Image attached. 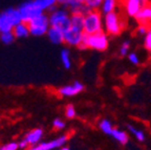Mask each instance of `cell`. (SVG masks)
Masks as SVG:
<instances>
[{
	"mask_svg": "<svg viewBox=\"0 0 151 150\" xmlns=\"http://www.w3.org/2000/svg\"><path fill=\"white\" fill-rule=\"evenodd\" d=\"M1 34H2V33H1V31H0V36H1Z\"/></svg>",
	"mask_w": 151,
	"mask_h": 150,
	"instance_id": "cell-38",
	"label": "cell"
},
{
	"mask_svg": "<svg viewBox=\"0 0 151 150\" xmlns=\"http://www.w3.org/2000/svg\"><path fill=\"white\" fill-rule=\"evenodd\" d=\"M19 12L21 15L22 22H25V23H29L32 20H34L35 18H37L38 16L44 14V13L39 9L35 5L33 0H28L25 1L24 3H22L20 6H19Z\"/></svg>",
	"mask_w": 151,
	"mask_h": 150,
	"instance_id": "cell-6",
	"label": "cell"
},
{
	"mask_svg": "<svg viewBox=\"0 0 151 150\" xmlns=\"http://www.w3.org/2000/svg\"><path fill=\"white\" fill-rule=\"evenodd\" d=\"M60 58H61V62L63 66L66 69H69L71 67V59H70V53L68 49L63 48L60 53Z\"/></svg>",
	"mask_w": 151,
	"mask_h": 150,
	"instance_id": "cell-20",
	"label": "cell"
},
{
	"mask_svg": "<svg viewBox=\"0 0 151 150\" xmlns=\"http://www.w3.org/2000/svg\"><path fill=\"white\" fill-rule=\"evenodd\" d=\"M108 35L106 33H104V32H101V33L93 34V35H85L82 44L79 46V48H91L99 50V52H104V50H106L108 48Z\"/></svg>",
	"mask_w": 151,
	"mask_h": 150,
	"instance_id": "cell-1",
	"label": "cell"
},
{
	"mask_svg": "<svg viewBox=\"0 0 151 150\" xmlns=\"http://www.w3.org/2000/svg\"><path fill=\"white\" fill-rule=\"evenodd\" d=\"M27 145H28V143L26 142V140H22V141L18 144L19 148H21V149H24V148H26V146H27Z\"/></svg>",
	"mask_w": 151,
	"mask_h": 150,
	"instance_id": "cell-33",
	"label": "cell"
},
{
	"mask_svg": "<svg viewBox=\"0 0 151 150\" xmlns=\"http://www.w3.org/2000/svg\"><path fill=\"white\" fill-rule=\"evenodd\" d=\"M50 24L52 27L58 28L61 32L65 33L71 28L70 25V12L68 9L60 7L52 11L50 15Z\"/></svg>",
	"mask_w": 151,
	"mask_h": 150,
	"instance_id": "cell-2",
	"label": "cell"
},
{
	"mask_svg": "<svg viewBox=\"0 0 151 150\" xmlns=\"http://www.w3.org/2000/svg\"><path fill=\"white\" fill-rule=\"evenodd\" d=\"M57 150H69V148H67V147H60V148H58Z\"/></svg>",
	"mask_w": 151,
	"mask_h": 150,
	"instance_id": "cell-35",
	"label": "cell"
},
{
	"mask_svg": "<svg viewBox=\"0 0 151 150\" xmlns=\"http://www.w3.org/2000/svg\"><path fill=\"white\" fill-rule=\"evenodd\" d=\"M127 128H128V130H129V131L135 136V138H137L139 142H144L145 141L146 136H145V133H144V131H143V130L137 129L135 127L132 126V125H128Z\"/></svg>",
	"mask_w": 151,
	"mask_h": 150,
	"instance_id": "cell-22",
	"label": "cell"
},
{
	"mask_svg": "<svg viewBox=\"0 0 151 150\" xmlns=\"http://www.w3.org/2000/svg\"><path fill=\"white\" fill-rule=\"evenodd\" d=\"M70 1L71 0H57V3L59 5H61L62 7H68Z\"/></svg>",
	"mask_w": 151,
	"mask_h": 150,
	"instance_id": "cell-32",
	"label": "cell"
},
{
	"mask_svg": "<svg viewBox=\"0 0 151 150\" xmlns=\"http://www.w3.org/2000/svg\"><path fill=\"white\" fill-rule=\"evenodd\" d=\"M52 126L56 129H58V130H61V129H63L64 127H65V123H64L61 119H56V120H54V122H52Z\"/></svg>",
	"mask_w": 151,
	"mask_h": 150,
	"instance_id": "cell-30",
	"label": "cell"
},
{
	"mask_svg": "<svg viewBox=\"0 0 151 150\" xmlns=\"http://www.w3.org/2000/svg\"><path fill=\"white\" fill-rule=\"evenodd\" d=\"M103 0H84V4L89 9V11H98L101 9Z\"/></svg>",
	"mask_w": 151,
	"mask_h": 150,
	"instance_id": "cell-23",
	"label": "cell"
},
{
	"mask_svg": "<svg viewBox=\"0 0 151 150\" xmlns=\"http://www.w3.org/2000/svg\"><path fill=\"white\" fill-rule=\"evenodd\" d=\"M35 5L38 7L39 9H41L43 13L45 11H55L57 9L56 4H57V0H33Z\"/></svg>",
	"mask_w": 151,
	"mask_h": 150,
	"instance_id": "cell-14",
	"label": "cell"
},
{
	"mask_svg": "<svg viewBox=\"0 0 151 150\" xmlns=\"http://www.w3.org/2000/svg\"><path fill=\"white\" fill-rule=\"evenodd\" d=\"M144 46L147 50L151 53V28L148 31V33L145 35L144 38Z\"/></svg>",
	"mask_w": 151,
	"mask_h": 150,
	"instance_id": "cell-27",
	"label": "cell"
},
{
	"mask_svg": "<svg viewBox=\"0 0 151 150\" xmlns=\"http://www.w3.org/2000/svg\"><path fill=\"white\" fill-rule=\"evenodd\" d=\"M15 39H16V37H15V35H14V33H13V32H9V33H2V34H1V36H0V40H1V42L4 43V44H6V45L14 43Z\"/></svg>",
	"mask_w": 151,
	"mask_h": 150,
	"instance_id": "cell-24",
	"label": "cell"
},
{
	"mask_svg": "<svg viewBox=\"0 0 151 150\" xmlns=\"http://www.w3.org/2000/svg\"><path fill=\"white\" fill-rule=\"evenodd\" d=\"M104 21L102 19V13L99 11H90L85 15L84 33L85 35H93L103 32Z\"/></svg>",
	"mask_w": 151,
	"mask_h": 150,
	"instance_id": "cell-3",
	"label": "cell"
},
{
	"mask_svg": "<svg viewBox=\"0 0 151 150\" xmlns=\"http://www.w3.org/2000/svg\"><path fill=\"white\" fill-rule=\"evenodd\" d=\"M111 136H112L116 141H118L120 144L122 145H126L129 141V138H128V134L126 133L125 131L123 130H120V129L113 128L112 132H111Z\"/></svg>",
	"mask_w": 151,
	"mask_h": 150,
	"instance_id": "cell-19",
	"label": "cell"
},
{
	"mask_svg": "<svg viewBox=\"0 0 151 150\" xmlns=\"http://www.w3.org/2000/svg\"><path fill=\"white\" fill-rule=\"evenodd\" d=\"M46 35L52 44L58 45L64 42V33L60 31V30H58V28H55L50 26Z\"/></svg>",
	"mask_w": 151,
	"mask_h": 150,
	"instance_id": "cell-12",
	"label": "cell"
},
{
	"mask_svg": "<svg viewBox=\"0 0 151 150\" xmlns=\"http://www.w3.org/2000/svg\"><path fill=\"white\" fill-rule=\"evenodd\" d=\"M13 33H14L15 37L17 39H23V38H26L31 32H29V26H28L27 23L25 22H21L20 24L16 25L13 30Z\"/></svg>",
	"mask_w": 151,
	"mask_h": 150,
	"instance_id": "cell-16",
	"label": "cell"
},
{
	"mask_svg": "<svg viewBox=\"0 0 151 150\" xmlns=\"http://www.w3.org/2000/svg\"><path fill=\"white\" fill-rule=\"evenodd\" d=\"M85 15L83 14H70V25L71 28L84 32Z\"/></svg>",
	"mask_w": 151,
	"mask_h": 150,
	"instance_id": "cell-15",
	"label": "cell"
},
{
	"mask_svg": "<svg viewBox=\"0 0 151 150\" xmlns=\"http://www.w3.org/2000/svg\"><path fill=\"white\" fill-rule=\"evenodd\" d=\"M99 127L105 134L111 136V132H112V130H113V127H112V125H111V123H110L109 120H107V119L101 120L100 123H99Z\"/></svg>",
	"mask_w": 151,
	"mask_h": 150,
	"instance_id": "cell-21",
	"label": "cell"
},
{
	"mask_svg": "<svg viewBox=\"0 0 151 150\" xmlns=\"http://www.w3.org/2000/svg\"><path fill=\"white\" fill-rule=\"evenodd\" d=\"M28 26H29L31 35L36 36V37H40V36L47 34V32L50 30V18L45 14H42L40 16H38L37 18H35L34 20H32L28 23Z\"/></svg>",
	"mask_w": 151,
	"mask_h": 150,
	"instance_id": "cell-5",
	"label": "cell"
},
{
	"mask_svg": "<svg viewBox=\"0 0 151 150\" xmlns=\"http://www.w3.org/2000/svg\"><path fill=\"white\" fill-rule=\"evenodd\" d=\"M19 148L18 144L16 143H9L6 145H3L2 147H0V150H17Z\"/></svg>",
	"mask_w": 151,
	"mask_h": 150,
	"instance_id": "cell-31",
	"label": "cell"
},
{
	"mask_svg": "<svg viewBox=\"0 0 151 150\" xmlns=\"http://www.w3.org/2000/svg\"><path fill=\"white\" fill-rule=\"evenodd\" d=\"M67 141V136H61L59 138H55L52 141L47 142V143H41L38 146H36L37 150H54L58 149V148L62 147L64 144Z\"/></svg>",
	"mask_w": 151,
	"mask_h": 150,
	"instance_id": "cell-9",
	"label": "cell"
},
{
	"mask_svg": "<svg viewBox=\"0 0 151 150\" xmlns=\"http://www.w3.org/2000/svg\"><path fill=\"white\" fill-rule=\"evenodd\" d=\"M124 7L128 16L135 18L137 15L141 12V9L144 7V5L139 0H124Z\"/></svg>",
	"mask_w": 151,
	"mask_h": 150,
	"instance_id": "cell-10",
	"label": "cell"
},
{
	"mask_svg": "<svg viewBox=\"0 0 151 150\" xmlns=\"http://www.w3.org/2000/svg\"><path fill=\"white\" fill-rule=\"evenodd\" d=\"M150 58H151V57H150Z\"/></svg>",
	"mask_w": 151,
	"mask_h": 150,
	"instance_id": "cell-39",
	"label": "cell"
},
{
	"mask_svg": "<svg viewBox=\"0 0 151 150\" xmlns=\"http://www.w3.org/2000/svg\"><path fill=\"white\" fill-rule=\"evenodd\" d=\"M116 4L118 0H103L101 5V13L103 15H108L110 13L116 12Z\"/></svg>",
	"mask_w": 151,
	"mask_h": 150,
	"instance_id": "cell-18",
	"label": "cell"
},
{
	"mask_svg": "<svg viewBox=\"0 0 151 150\" xmlns=\"http://www.w3.org/2000/svg\"><path fill=\"white\" fill-rule=\"evenodd\" d=\"M135 20L139 24H146L148 25L151 23V5H146L141 9V12L137 15Z\"/></svg>",
	"mask_w": 151,
	"mask_h": 150,
	"instance_id": "cell-13",
	"label": "cell"
},
{
	"mask_svg": "<svg viewBox=\"0 0 151 150\" xmlns=\"http://www.w3.org/2000/svg\"><path fill=\"white\" fill-rule=\"evenodd\" d=\"M129 49H130V41H125V42H123V44L121 45L120 47V56L122 57H125V56H128L129 54Z\"/></svg>",
	"mask_w": 151,
	"mask_h": 150,
	"instance_id": "cell-26",
	"label": "cell"
},
{
	"mask_svg": "<svg viewBox=\"0 0 151 150\" xmlns=\"http://www.w3.org/2000/svg\"><path fill=\"white\" fill-rule=\"evenodd\" d=\"M128 59L133 65H139V58L135 53H129L128 54Z\"/></svg>",
	"mask_w": 151,
	"mask_h": 150,
	"instance_id": "cell-28",
	"label": "cell"
},
{
	"mask_svg": "<svg viewBox=\"0 0 151 150\" xmlns=\"http://www.w3.org/2000/svg\"><path fill=\"white\" fill-rule=\"evenodd\" d=\"M76 1H78V2H82V3H84V0H76Z\"/></svg>",
	"mask_w": 151,
	"mask_h": 150,
	"instance_id": "cell-36",
	"label": "cell"
},
{
	"mask_svg": "<svg viewBox=\"0 0 151 150\" xmlns=\"http://www.w3.org/2000/svg\"><path fill=\"white\" fill-rule=\"evenodd\" d=\"M85 33L83 31L69 28L68 31L64 33V43H66L69 46L79 47L83 42Z\"/></svg>",
	"mask_w": 151,
	"mask_h": 150,
	"instance_id": "cell-7",
	"label": "cell"
},
{
	"mask_svg": "<svg viewBox=\"0 0 151 150\" xmlns=\"http://www.w3.org/2000/svg\"><path fill=\"white\" fill-rule=\"evenodd\" d=\"M104 27L109 36H119L124 28V22L120 14L116 12L105 15L104 17Z\"/></svg>",
	"mask_w": 151,
	"mask_h": 150,
	"instance_id": "cell-4",
	"label": "cell"
},
{
	"mask_svg": "<svg viewBox=\"0 0 151 150\" xmlns=\"http://www.w3.org/2000/svg\"><path fill=\"white\" fill-rule=\"evenodd\" d=\"M15 25L13 23L12 19L9 18V16L6 14V12L0 13V31L1 33H9V32H13Z\"/></svg>",
	"mask_w": 151,
	"mask_h": 150,
	"instance_id": "cell-11",
	"label": "cell"
},
{
	"mask_svg": "<svg viewBox=\"0 0 151 150\" xmlns=\"http://www.w3.org/2000/svg\"><path fill=\"white\" fill-rule=\"evenodd\" d=\"M149 5H151V0H150V2H149Z\"/></svg>",
	"mask_w": 151,
	"mask_h": 150,
	"instance_id": "cell-37",
	"label": "cell"
},
{
	"mask_svg": "<svg viewBox=\"0 0 151 150\" xmlns=\"http://www.w3.org/2000/svg\"><path fill=\"white\" fill-rule=\"evenodd\" d=\"M149 30H150V27H148V25H146V24H139V27H137V33L139 34V35L145 36L147 33H148Z\"/></svg>",
	"mask_w": 151,
	"mask_h": 150,
	"instance_id": "cell-29",
	"label": "cell"
},
{
	"mask_svg": "<svg viewBox=\"0 0 151 150\" xmlns=\"http://www.w3.org/2000/svg\"><path fill=\"white\" fill-rule=\"evenodd\" d=\"M42 134H43L42 129L40 128L34 129V130H32V131H29L26 134L25 140L29 145H35V144H37L41 140Z\"/></svg>",
	"mask_w": 151,
	"mask_h": 150,
	"instance_id": "cell-17",
	"label": "cell"
},
{
	"mask_svg": "<svg viewBox=\"0 0 151 150\" xmlns=\"http://www.w3.org/2000/svg\"><path fill=\"white\" fill-rule=\"evenodd\" d=\"M65 115H66V118H68V119H73V118H76V115H77V111H76V108L73 104H69V105L66 106Z\"/></svg>",
	"mask_w": 151,
	"mask_h": 150,
	"instance_id": "cell-25",
	"label": "cell"
},
{
	"mask_svg": "<svg viewBox=\"0 0 151 150\" xmlns=\"http://www.w3.org/2000/svg\"><path fill=\"white\" fill-rule=\"evenodd\" d=\"M84 85L79 81H75L73 83L69 85H65V86L59 88L58 92L60 96L62 97H73L79 94L80 92H82L84 90Z\"/></svg>",
	"mask_w": 151,
	"mask_h": 150,
	"instance_id": "cell-8",
	"label": "cell"
},
{
	"mask_svg": "<svg viewBox=\"0 0 151 150\" xmlns=\"http://www.w3.org/2000/svg\"><path fill=\"white\" fill-rule=\"evenodd\" d=\"M139 2L142 3V4L144 5V6H146V5L149 4V2H150V0H139Z\"/></svg>",
	"mask_w": 151,
	"mask_h": 150,
	"instance_id": "cell-34",
	"label": "cell"
}]
</instances>
